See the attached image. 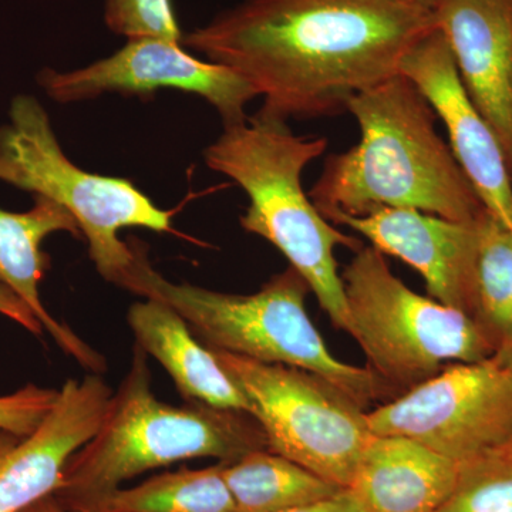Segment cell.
<instances>
[{
	"label": "cell",
	"instance_id": "cell-1",
	"mask_svg": "<svg viewBox=\"0 0 512 512\" xmlns=\"http://www.w3.org/2000/svg\"><path fill=\"white\" fill-rule=\"evenodd\" d=\"M434 29L433 10L413 0H242L183 46L252 84L258 116L288 123L348 113Z\"/></svg>",
	"mask_w": 512,
	"mask_h": 512
},
{
	"label": "cell",
	"instance_id": "cell-2",
	"mask_svg": "<svg viewBox=\"0 0 512 512\" xmlns=\"http://www.w3.org/2000/svg\"><path fill=\"white\" fill-rule=\"evenodd\" d=\"M348 113L360 141L326 158L309 191L328 221L365 217L380 208H412L457 222L485 210L450 146L436 128V113L402 73L350 99Z\"/></svg>",
	"mask_w": 512,
	"mask_h": 512
},
{
	"label": "cell",
	"instance_id": "cell-3",
	"mask_svg": "<svg viewBox=\"0 0 512 512\" xmlns=\"http://www.w3.org/2000/svg\"><path fill=\"white\" fill-rule=\"evenodd\" d=\"M328 148V138L299 137L286 121L254 114L224 127L202 157L215 173L244 190L249 205L242 229L274 245L315 293L333 325L352 333L336 247L359 251L362 242L333 227L303 191L302 173Z\"/></svg>",
	"mask_w": 512,
	"mask_h": 512
},
{
	"label": "cell",
	"instance_id": "cell-4",
	"mask_svg": "<svg viewBox=\"0 0 512 512\" xmlns=\"http://www.w3.org/2000/svg\"><path fill=\"white\" fill-rule=\"evenodd\" d=\"M147 356L136 343L130 369L113 392L99 430L67 461L53 494L67 512L156 468L194 458L231 463L268 448L251 414L200 402L181 407L160 402L151 389Z\"/></svg>",
	"mask_w": 512,
	"mask_h": 512
},
{
	"label": "cell",
	"instance_id": "cell-5",
	"mask_svg": "<svg viewBox=\"0 0 512 512\" xmlns=\"http://www.w3.org/2000/svg\"><path fill=\"white\" fill-rule=\"evenodd\" d=\"M130 245L133 262L116 286L173 308L207 348L315 373L365 409L376 400L393 399L369 367L348 365L332 355L306 312L311 288L292 266L258 292L234 295L168 281L151 265L144 245Z\"/></svg>",
	"mask_w": 512,
	"mask_h": 512
},
{
	"label": "cell",
	"instance_id": "cell-6",
	"mask_svg": "<svg viewBox=\"0 0 512 512\" xmlns=\"http://www.w3.org/2000/svg\"><path fill=\"white\" fill-rule=\"evenodd\" d=\"M0 181L62 205L86 238L97 272L113 285L134 258L121 229L173 231V212L158 208L136 184L73 164L45 107L28 94L12 100L9 123L0 126Z\"/></svg>",
	"mask_w": 512,
	"mask_h": 512
},
{
	"label": "cell",
	"instance_id": "cell-7",
	"mask_svg": "<svg viewBox=\"0 0 512 512\" xmlns=\"http://www.w3.org/2000/svg\"><path fill=\"white\" fill-rule=\"evenodd\" d=\"M353 339L396 399L453 363L495 353L466 313L412 291L382 252L363 245L342 274Z\"/></svg>",
	"mask_w": 512,
	"mask_h": 512
},
{
	"label": "cell",
	"instance_id": "cell-8",
	"mask_svg": "<svg viewBox=\"0 0 512 512\" xmlns=\"http://www.w3.org/2000/svg\"><path fill=\"white\" fill-rule=\"evenodd\" d=\"M211 350L248 397L268 450L346 490L375 436L365 407L315 373Z\"/></svg>",
	"mask_w": 512,
	"mask_h": 512
},
{
	"label": "cell",
	"instance_id": "cell-9",
	"mask_svg": "<svg viewBox=\"0 0 512 512\" xmlns=\"http://www.w3.org/2000/svg\"><path fill=\"white\" fill-rule=\"evenodd\" d=\"M375 436L419 441L466 463L512 450V369L503 353L453 363L436 376L367 412Z\"/></svg>",
	"mask_w": 512,
	"mask_h": 512
},
{
	"label": "cell",
	"instance_id": "cell-10",
	"mask_svg": "<svg viewBox=\"0 0 512 512\" xmlns=\"http://www.w3.org/2000/svg\"><path fill=\"white\" fill-rule=\"evenodd\" d=\"M36 82L60 104L82 103L103 94L148 97L160 90L195 94L211 104L224 127L248 120L245 107L259 97L255 87L221 64L192 56L181 43L131 39L113 55L69 72L45 67Z\"/></svg>",
	"mask_w": 512,
	"mask_h": 512
},
{
	"label": "cell",
	"instance_id": "cell-11",
	"mask_svg": "<svg viewBox=\"0 0 512 512\" xmlns=\"http://www.w3.org/2000/svg\"><path fill=\"white\" fill-rule=\"evenodd\" d=\"M399 73L416 84L446 126L448 146L485 210L512 229V180L503 147L461 82L453 53L439 29L404 56Z\"/></svg>",
	"mask_w": 512,
	"mask_h": 512
},
{
	"label": "cell",
	"instance_id": "cell-12",
	"mask_svg": "<svg viewBox=\"0 0 512 512\" xmlns=\"http://www.w3.org/2000/svg\"><path fill=\"white\" fill-rule=\"evenodd\" d=\"M113 390L101 375L69 379L29 436L0 430V512H19L56 493L70 457L99 430Z\"/></svg>",
	"mask_w": 512,
	"mask_h": 512
},
{
	"label": "cell",
	"instance_id": "cell-13",
	"mask_svg": "<svg viewBox=\"0 0 512 512\" xmlns=\"http://www.w3.org/2000/svg\"><path fill=\"white\" fill-rule=\"evenodd\" d=\"M365 237L383 255L416 269L430 298L473 315L476 221L457 222L412 208H380L365 217L342 215L333 222Z\"/></svg>",
	"mask_w": 512,
	"mask_h": 512
},
{
	"label": "cell",
	"instance_id": "cell-14",
	"mask_svg": "<svg viewBox=\"0 0 512 512\" xmlns=\"http://www.w3.org/2000/svg\"><path fill=\"white\" fill-rule=\"evenodd\" d=\"M431 10L512 175V0H436Z\"/></svg>",
	"mask_w": 512,
	"mask_h": 512
},
{
	"label": "cell",
	"instance_id": "cell-15",
	"mask_svg": "<svg viewBox=\"0 0 512 512\" xmlns=\"http://www.w3.org/2000/svg\"><path fill=\"white\" fill-rule=\"evenodd\" d=\"M457 476L456 461L419 441L373 436L346 490L362 512H436Z\"/></svg>",
	"mask_w": 512,
	"mask_h": 512
},
{
	"label": "cell",
	"instance_id": "cell-16",
	"mask_svg": "<svg viewBox=\"0 0 512 512\" xmlns=\"http://www.w3.org/2000/svg\"><path fill=\"white\" fill-rule=\"evenodd\" d=\"M33 198L35 205L26 212L0 208V282L28 303L66 355L76 359L84 369L101 375L107 367L103 355L87 345L69 326L53 318L39 292L40 282L50 265L49 256L42 251L43 241L55 232H70L74 237H82V232L62 205L45 197Z\"/></svg>",
	"mask_w": 512,
	"mask_h": 512
},
{
	"label": "cell",
	"instance_id": "cell-17",
	"mask_svg": "<svg viewBox=\"0 0 512 512\" xmlns=\"http://www.w3.org/2000/svg\"><path fill=\"white\" fill-rule=\"evenodd\" d=\"M127 322L137 345L161 363L188 402L251 414L241 387L173 308L154 299L136 302L128 309Z\"/></svg>",
	"mask_w": 512,
	"mask_h": 512
},
{
	"label": "cell",
	"instance_id": "cell-18",
	"mask_svg": "<svg viewBox=\"0 0 512 512\" xmlns=\"http://www.w3.org/2000/svg\"><path fill=\"white\" fill-rule=\"evenodd\" d=\"M222 464L235 512H285L323 503L343 488L268 448Z\"/></svg>",
	"mask_w": 512,
	"mask_h": 512
},
{
	"label": "cell",
	"instance_id": "cell-19",
	"mask_svg": "<svg viewBox=\"0 0 512 512\" xmlns=\"http://www.w3.org/2000/svg\"><path fill=\"white\" fill-rule=\"evenodd\" d=\"M69 512H235L222 464L158 474Z\"/></svg>",
	"mask_w": 512,
	"mask_h": 512
},
{
	"label": "cell",
	"instance_id": "cell-20",
	"mask_svg": "<svg viewBox=\"0 0 512 512\" xmlns=\"http://www.w3.org/2000/svg\"><path fill=\"white\" fill-rule=\"evenodd\" d=\"M476 227L471 319L500 352L512 348V229L487 210L477 218Z\"/></svg>",
	"mask_w": 512,
	"mask_h": 512
},
{
	"label": "cell",
	"instance_id": "cell-21",
	"mask_svg": "<svg viewBox=\"0 0 512 512\" xmlns=\"http://www.w3.org/2000/svg\"><path fill=\"white\" fill-rule=\"evenodd\" d=\"M436 512H512V451L458 464L453 491Z\"/></svg>",
	"mask_w": 512,
	"mask_h": 512
},
{
	"label": "cell",
	"instance_id": "cell-22",
	"mask_svg": "<svg viewBox=\"0 0 512 512\" xmlns=\"http://www.w3.org/2000/svg\"><path fill=\"white\" fill-rule=\"evenodd\" d=\"M104 22L127 40L153 37L183 45L171 0H104Z\"/></svg>",
	"mask_w": 512,
	"mask_h": 512
},
{
	"label": "cell",
	"instance_id": "cell-23",
	"mask_svg": "<svg viewBox=\"0 0 512 512\" xmlns=\"http://www.w3.org/2000/svg\"><path fill=\"white\" fill-rule=\"evenodd\" d=\"M59 390L28 384L23 389L0 396V430L29 436L55 406Z\"/></svg>",
	"mask_w": 512,
	"mask_h": 512
},
{
	"label": "cell",
	"instance_id": "cell-24",
	"mask_svg": "<svg viewBox=\"0 0 512 512\" xmlns=\"http://www.w3.org/2000/svg\"><path fill=\"white\" fill-rule=\"evenodd\" d=\"M0 315L18 323L33 335L42 336L43 330H45L35 313L29 308L28 303L2 282H0Z\"/></svg>",
	"mask_w": 512,
	"mask_h": 512
},
{
	"label": "cell",
	"instance_id": "cell-25",
	"mask_svg": "<svg viewBox=\"0 0 512 512\" xmlns=\"http://www.w3.org/2000/svg\"><path fill=\"white\" fill-rule=\"evenodd\" d=\"M285 512H362L357 507L352 495L348 490H343L342 493L330 500L323 501V503L311 505V507L298 508V510L285 511Z\"/></svg>",
	"mask_w": 512,
	"mask_h": 512
},
{
	"label": "cell",
	"instance_id": "cell-26",
	"mask_svg": "<svg viewBox=\"0 0 512 512\" xmlns=\"http://www.w3.org/2000/svg\"><path fill=\"white\" fill-rule=\"evenodd\" d=\"M19 512H67L62 507V504L56 500L53 495H49V497L42 498V500L36 501L29 507H26L25 510Z\"/></svg>",
	"mask_w": 512,
	"mask_h": 512
},
{
	"label": "cell",
	"instance_id": "cell-27",
	"mask_svg": "<svg viewBox=\"0 0 512 512\" xmlns=\"http://www.w3.org/2000/svg\"><path fill=\"white\" fill-rule=\"evenodd\" d=\"M500 353H503V356L507 359V362L510 363L512 369V348L508 350H500Z\"/></svg>",
	"mask_w": 512,
	"mask_h": 512
},
{
	"label": "cell",
	"instance_id": "cell-28",
	"mask_svg": "<svg viewBox=\"0 0 512 512\" xmlns=\"http://www.w3.org/2000/svg\"><path fill=\"white\" fill-rule=\"evenodd\" d=\"M413 2L421 3V5H426L429 6V8H431V5H433V3L436 2V0H413Z\"/></svg>",
	"mask_w": 512,
	"mask_h": 512
},
{
	"label": "cell",
	"instance_id": "cell-29",
	"mask_svg": "<svg viewBox=\"0 0 512 512\" xmlns=\"http://www.w3.org/2000/svg\"><path fill=\"white\" fill-rule=\"evenodd\" d=\"M511 180H512V175H511Z\"/></svg>",
	"mask_w": 512,
	"mask_h": 512
}]
</instances>
